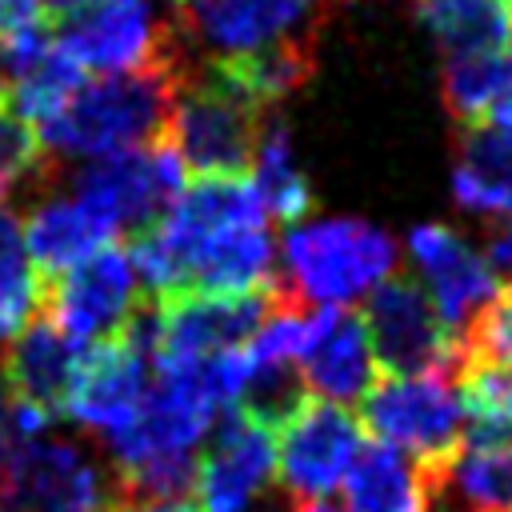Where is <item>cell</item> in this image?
I'll list each match as a JSON object with an SVG mask.
<instances>
[{
	"label": "cell",
	"instance_id": "1",
	"mask_svg": "<svg viewBox=\"0 0 512 512\" xmlns=\"http://www.w3.org/2000/svg\"><path fill=\"white\" fill-rule=\"evenodd\" d=\"M184 48L120 76H100L80 84V92L40 124V148L56 160H100L128 148L160 144L188 80Z\"/></svg>",
	"mask_w": 512,
	"mask_h": 512
},
{
	"label": "cell",
	"instance_id": "2",
	"mask_svg": "<svg viewBox=\"0 0 512 512\" xmlns=\"http://www.w3.org/2000/svg\"><path fill=\"white\" fill-rule=\"evenodd\" d=\"M284 288L312 308H340L396 276V244L384 228L352 216L288 228Z\"/></svg>",
	"mask_w": 512,
	"mask_h": 512
},
{
	"label": "cell",
	"instance_id": "3",
	"mask_svg": "<svg viewBox=\"0 0 512 512\" xmlns=\"http://www.w3.org/2000/svg\"><path fill=\"white\" fill-rule=\"evenodd\" d=\"M360 420L380 444L404 452L416 468H424L436 488H444L456 456L464 452L460 400L440 372L376 376V384L360 400Z\"/></svg>",
	"mask_w": 512,
	"mask_h": 512
},
{
	"label": "cell",
	"instance_id": "4",
	"mask_svg": "<svg viewBox=\"0 0 512 512\" xmlns=\"http://www.w3.org/2000/svg\"><path fill=\"white\" fill-rule=\"evenodd\" d=\"M260 104H252L240 88H232L212 64H204L200 72L192 68L164 144L176 152V160L184 164V172L204 176H244L252 168L256 144H260Z\"/></svg>",
	"mask_w": 512,
	"mask_h": 512
},
{
	"label": "cell",
	"instance_id": "5",
	"mask_svg": "<svg viewBox=\"0 0 512 512\" xmlns=\"http://www.w3.org/2000/svg\"><path fill=\"white\" fill-rule=\"evenodd\" d=\"M360 320L384 376H444L460 360V336L440 320L436 304L412 276H388L372 288Z\"/></svg>",
	"mask_w": 512,
	"mask_h": 512
},
{
	"label": "cell",
	"instance_id": "6",
	"mask_svg": "<svg viewBox=\"0 0 512 512\" xmlns=\"http://www.w3.org/2000/svg\"><path fill=\"white\" fill-rule=\"evenodd\" d=\"M180 192H184V164L160 140L148 148H128L88 160V168L76 176L72 196L88 204L112 228V236L120 232L136 236L160 224Z\"/></svg>",
	"mask_w": 512,
	"mask_h": 512
},
{
	"label": "cell",
	"instance_id": "7",
	"mask_svg": "<svg viewBox=\"0 0 512 512\" xmlns=\"http://www.w3.org/2000/svg\"><path fill=\"white\" fill-rule=\"evenodd\" d=\"M56 44L84 68V72H140L172 52L184 48V36L172 24L156 20L148 0H112L100 8H88L60 24Z\"/></svg>",
	"mask_w": 512,
	"mask_h": 512
},
{
	"label": "cell",
	"instance_id": "8",
	"mask_svg": "<svg viewBox=\"0 0 512 512\" xmlns=\"http://www.w3.org/2000/svg\"><path fill=\"white\" fill-rule=\"evenodd\" d=\"M136 304H140V280L128 260V248L108 244L72 272L48 280L40 312L76 344H96L120 336Z\"/></svg>",
	"mask_w": 512,
	"mask_h": 512
},
{
	"label": "cell",
	"instance_id": "9",
	"mask_svg": "<svg viewBox=\"0 0 512 512\" xmlns=\"http://www.w3.org/2000/svg\"><path fill=\"white\" fill-rule=\"evenodd\" d=\"M316 20L320 0H184L176 28L212 60H228L284 40H312Z\"/></svg>",
	"mask_w": 512,
	"mask_h": 512
},
{
	"label": "cell",
	"instance_id": "10",
	"mask_svg": "<svg viewBox=\"0 0 512 512\" xmlns=\"http://www.w3.org/2000/svg\"><path fill=\"white\" fill-rule=\"evenodd\" d=\"M272 284L252 296H156L160 344L152 364L172 368V364L208 360L216 352L248 348L268 316Z\"/></svg>",
	"mask_w": 512,
	"mask_h": 512
},
{
	"label": "cell",
	"instance_id": "11",
	"mask_svg": "<svg viewBox=\"0 0 512 512\" xmlns=\"http://www.w3.org/2000/svg\"><path fill=\"white\" fill-rule=\"evenodd\" d=\"M104 476L68 440H28L16 444L4 484L0 512H100Z\"/></svg>",
	"mask_w": 512,
	"mask_h": 512
},
{
	"label": "cell",
	"instance_id": "12",
	"mask_svg": "<svg viewBox=\"0 0 512 512\" xmlns=\"http://www.w3.org/2000/svg\"><path fill=\"white\" fill-rule=\"evenodd\" d=\"M360 424L324 400H308L280 432H276V472L296 500L324 496L344 484L356 452H360Z\"/></svg>",
	"mask_w": 512,
	"mask_h": 512
},
{
	"label": "cell",
	"instance_id": "13",
	"mask_svg": "<svg viewBox=\"0 0 512 512\" xmlns=\"http://www.w3.org/2000/svg\"><path fill=\"white\" fill-rule=\"evenodd\" d=\"M408 256L428 284V300L440 320L464 336L468 324L496 300L500 280L488 260L448 224H420L408 232Z\"/></svg>",
	"mask_w": 512,
	"mask_h": 512
},
{
	"label": "cell",
	"instance_id": "14",
	"mask_svg": "<svg viewBox=\"0 0 512 512\" xmlns=\"http://www.w3.org/2000/svg\"><path fill=\"white\" fill-rule=\"evenodd\" d=\"M276 476V432L244 412H224L216 436L196 468V492L204 512H248L252 500Z\"/></svg>",
	"mask_w": 512,
	"mask_h": 512
},
{
	"label": "cell",
	"instance_id": "15",
	"mask_svg": "<svg viewBox=\"0 0 512 512\" xmlns=\"http://www.w3.org/2000/svg\"><path fill=\"white\" fill-rule=\"evenodd\" d=\"M144 396H148V360L132 352L120 336H112L84 348L64 416H72L76 424L100 436H112L140 412Z\"/></svg>",
	"mask_w": 512,
	"mask_h": 512
},
{
	"label": "cell",
	"instance_id": "16",
	"mask_svg": "<svg viewBox=\"0 0 512 512\" xmlns=\"http://www.w3.org/2000/svg\"><path fill=\"white\" fill-rule=\"evenodd\" d=\"M88 344H76L72 336H64L44 312L8 340V352L0 360V376H4V396L40 408L44 416H64L80 356Z\"/></svg>",
	"mask_w": 512,
	"mask_h": 512
},
{
	"label": "cell",
	"instance_id": "17",
	"mask_svg": "<svg viewBox=\"0 0 512 512\" xmlns=\"http://www.w3.org/2000/svg\"><path fill=\"white\" fill-rule=\"evenodd\" d=\"M296 372L308 388V396L324 404H356L376 384V356L364 332L360 312L344 308H320V324L304 356L296 360Z\"/></svg>",
	"mask_w": 512,
	"mask_h": 512
},
{
	"label": "cell",
	"instance_id": "18",
	"mask_svg": "<svg viewBox=\"0 0 512 512\" xmlns=\"http://www.w3.org/2000/svg\"><path fill=\"white\" fill-rule=\"evenodd\" d=\"M24 244L40 280H56L112 244V228L76 196H48L24 220Z\"/></svg>",
	"mask_w": 512,
	"mask_h": 512
},
{
	"label": "cell",
	"instance_id": "19",
	"mask_svg": "<svg viewBox=\"0 0 512 512\" xmlns=\"http://www.w3.org/2000/svg\"><path fill=\"white\" fill-rule=\"evenodd\" d=\"M436 492L440 488L424 476V468L380 440L360 444L344 476L348 512H428Z\"/></svg>",
	"mask_w": 512,
	"mask_h": 512
},
{
	"label": "cell",
	"instance_id": "20",
	"mask_svg": "<svg viewBox=\"0 0 512 512\" xmlns=\"http://www.w3.org/2000/svg\"><path fill=\"white\" fill-rule=\"evenodd\" d=\"M452 376L464 416V448L468 452L512 448V372L480 352L460 348Z\"/></svg>",
	"mask_w": 512,
	"mask_h": 512
},
{
	"label": "cell",
	"instance_id": "21",
	"mask_svg": "<svg viewBox=\"0 0 512 512\" xmlns=\"http://www.w3.org/2000/svg\"><path fill=\"white\" fill-rule=\"evenodd\" d=\"M452 196L464 212L476 216H512V132L496 124L464 128Z\"/></svg>",
	"mask_w": 512,
	"mask_h": 512
},
{
	"label": "cell",
	"instance_id": "22",
	"mask_svg": "<svg viewBox=\"0 0 512 512\" xmlns=\"http://www.w3.org/2000/svg\"><path fill=\"white\" fill-rule=\"evenodd\" d=\"M416 12L444 48V56L512 48L508 0H416Z\"/></svg>",
	"mask_w": 512,
	"mask_h": 512
},
{
	"label": "cell",
	"instance_id": "23",
	"mask_svg": "<svg viewBox=\"0 0 512 512\" xmlns=\"http://www.w3.org/2000/svg\"><path fill=\"white\" fill-rule=\"evenodd\" d=\"M232 88H240L252 104H276L284 96H292L296 88L308 84L312 68H316V48L312 40H284L248 56H228V60H208Z\"/></svg>",
	"mask_w": 512,
	"mask_h": 512
},
{
	"label": "cell",
	"instance_id": "24",
	"mask_svg": "<svg viewBox=\"0 0 512 512\" xmlns=\"http://www.w3.org/2000/svg\"><path fill=\"white\" fill-rule=\"evenodd\" d=\"M252 188H256L264 212L284 224H300L312 208V184L296 164L288 124L276 116L264 120V128H260V144L252 156Z\"/></svg>",
	"mask_w": 512,
	"mask_h": 512
},
{
	"label": "cell",
	"instance_id": "25",
	"mask_svg": "<svg viewBox=\"0 0 512 512\" xmlns=\"http://www.w3.org/2000/svg\"><path fill=\"white\" fill-rule=\"evenodd\" d=\"M44 304V280L28 256L24 224L12 208H0V340L20 336Z\"/></svg>",
	"mask_w": 512,
	"mask_h": 512
},
{
	"label": "cell",
	"instance_id": "26",
	"mask_svg": "<svg viewBox=\"0 0 512 512\" xmlns=\"http://www.w3.org/2000/svg\"><path fill=\"white\" fill-rule=\"evenodd\" d=\"M80 84H84V68L52 36V44L12 76L8 100L28 124H44L80 92Z\"/></svg>",
	"mask_w": 512,
	"mask_h": 512
},
{
	"label": "cell",
	"instance_id": "27",
	"mask_svg": "<svg viewBox=\"0 0 512 512\" xmlns=\"http://www.w3.org/2000/svg\"><path fill=\"white\" fill-rule=\"evenodd\" d=\"M508 76V48L504 52H468V56H444V108L460 128H476L488 120L500 88Z\"/></svg>",
	"mask_w": 512,
	"mask_h": 512
},
{
	"label": "cell",
	"instance_id": "28",
	"mask_svg": "<svg viewBox=\"0 0 512 512\" xmlns=\"http://www.w3.org/2000/svg\"><path fill=\"white\" fill-rule=\"evenodd\" d=\"M308 404V388L296 364H252V376L236 400V412L252 416L268 432H280Z\"/></svg>",
	"mask_w": 512,
	"mask_h": 512
},
{
	"label": "cell",
	"instance_id": "29",
	"mask_svg": "<svg viewBox=\"0 0 512 512\" xmlns=\"http://www.w3.org/2000/svg\"><path fill=\"white\" fill-rule=\"evenodd\" d=\"M32 176H48V152L40 148L36 128L12 108L8 96H0V188L12 192Z\"/></svg>",
	"mask_w": 512,
	"mask_h": 512
},
{
	"label": "cell",
	"instance_id": "30",
	"mask_svg": "<svg viewBox=\"0 0 512 512\" xmlns=\"http://www.w3.org/2000/svg\"><path fill=\"white\" fill-rule=\"evenodd\" d=\"M460 348L480 352L512 372V284L500 288L496 300L468 324V332L460 336Z\"/></svg>",
	"mask_w": 512,
	"mask_h": 512
},
{
	"label": "cell",
	"instance_id": "31",
	"mask_svg": "<svg viewBox=\"0 0 512 512\" xmlns=\"http://www.w3.org/2000/svg\"><path fill=\"white\" fill-rule=\"evenodd\" d=\"M36 24H44L40 0H0V40H12Z\"/></svg>",
	"mask_w": 512,
	"mask_h": 512
},
{
	"label": "cell",
	"instance_id": "32",
	"mask_svg": "<svg viewBox=\"0 0 512 512\" xmlns=\"http://www.w3.org/2000/svg\"><path fill=\"white\" fill-rule=\"evenodd\" d=\"M488 268L496 272V280L500 276H508L512 280V216H504V224L488 236Z\"/></svg>",
	"mask_w": 512,
	"mask_h": 512
},
{
	"label": "cell",
	"instance_id": "33",
	"mask_svg": "<svg viewBox=\"0 0 512 512\" xmlns=\"http://www.w3.org/2000/svg\"><path fill=\"white\" fill-rule=\"evenodd\" d=\"M100 4H112V0H40V16L64 24V20H72V16L88 12V8H100Z\"/></svg>",
	"mask_w": 512,
	"mask_h": 512
},
{
	"label": "cell",
	"instance_id": "34",
	"mask_svg": "<svg viewBox=\"0 0 512 512\" xmlns=\"http://www.w3.org/2000/svg\"><path fill=\"white\" fill-rule=\"evenodd\" d=\"M484 124H496V128H508V132H512V48H508V76H504V88H500V96H496V104H492V112H488Z\"/></svg>",
	"mask_w": 512,
	"mask_h": 512
},
{
	"label": "cell",
	"instance_id": "35",
	"mask_svg": "<svg viewBox=\"0 0 512 512\" xmlns=\"http://www.w3.org/2000/svg\"><path fill=\"white\" fill-rule=\"evenodd\" d=\"M104 512H204L192 500H140V504H108Z\"/></svg>",
	"mask_w": 512,
	"mask_h": 512
},
{
	"label": "cell",
	"instance_id": "36",
	"mask_svg": "<svg viewBox=\"0 0 512 512\" xmlns=\"http://www.w3.org/2000/svg\"><path fill=\"white\" fill-rule=\"evenodd\" d=\"M292 512H348V508L336 504V500H328V496H304V500L292 504Z\"/></svg>",
	"mask_w": 512,
	"mask_h": 512
},
{
	"label": "cell",
	"instance_id": "37",
	"mask_svg": "<svg viewBox=\"0 0 512 512\" xmlns=\"http://www.w3.org/2000/svg\"><path fill=\"white\" fill-rule=\"evenodd\" d=\"M8 84H12V64H8V44L0 40V96H8Z\"/></svg>",
	"mask_w": 512,
	"mask_h": 512
},
{
	"label": "cell",
	"instance_id": "38",
	"mask_svg": "<svg viewBox=\"0 0 512 512\" xmlns=\"http://www.w3.org/2000/svg\"><path fill=\"white\" fill-rule=\"evenodd\" d=\"M180 4H184V0H176V8H180Z\"/></svg>",
	"mask_w": 512,
	"mask_h": 512
},
{
	"label": "cell",
	"instance_id": "39",
	"mask_svg": "<svg viewBox=\"0 0 512 512\" xmlns=\"http://www.w3.org/2000/svg\"><path fill=\"white\" fill-rule=\"evenodd\" d=\"M508 8H512V0H508Z\"/></svg>",
	"mask_w": 512,
	"mask_h": 512
},
{
	"label": "cell",
	"instance_id": "40",
	"mask_svg": "<svg viewBox=\"0 0 512 512\" xmlns=\"http://www.w3.org/2000/svg\"><path fill=\"white\" fill-rule=\"evenodd\" d=\"M508 512H512V508H508Z\"/></svg>",
	"mask_w": 512,
	"mask_h": 512
}]
</instances>
